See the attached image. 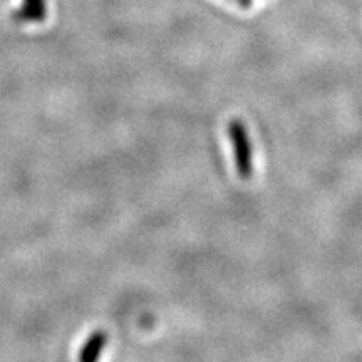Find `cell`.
I'll return each mask as SVG.
<instances>
[{"label":"cell","instance_id":"1","mask_svg":"<svg viewBox=\"0 0 362 362\" xmlns=\"http://www.w3.org/2000/svg\"><path fill=\"white\" fill-rule=\"evenodd\" d=\"M226 133H228L230 141H232L235 168H237L238 178L248 181L253 175V149L247 126L243 124L242 119L233 117L226 126Z\"/></svg>","mask_w":362,"mask_h":362},{"label":"cell","instance_id":"2","mask_svg":"<svg viewBox=\"0 0 362 362\" xmlns=\"http://www.w3.org/2000/svg\"><path fill=\"white\" fill-rule=\"evenodd\" d=\"M21 13L27 21L44 19L45 2L44 0H24V6H22Z\"/></svg>","mask_w":362,"mask_h":362},{"label":"cell","instance_id":"3","mask_svg":"<svg viewBox=\"0 0 362 362\" xmlns=\"http://www.w3.org/2000/svg\"><path fill=\"white\" fill-rule=\"evenodd\" d=\"M226 2H232L233 6L243 8V11H248V8L253 7V0H226Z\"/></svg>","mask_w":362,"mask_h":362}]
</instances>
